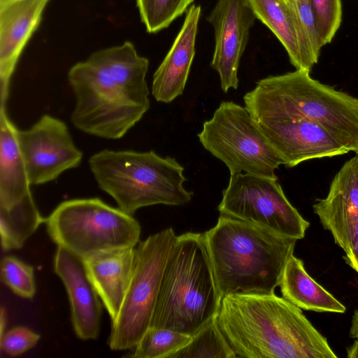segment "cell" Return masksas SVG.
I'll return each mask as SVG.
<instances>
[{"label":"cell","instance_id":"f1b7e54d","mask_svg":"<svg viewBox=\"0 0 358 358\" xmlns=\"http://www.w3.org/2000/svg\"><path fill=\"white\" fill-rule=\"evenodd\" d=\"M297 14L315 58L322 48L316 14L310 0H294Z\"/></svg>","mask_w":358,"mask_h":358},{"label":"cell","instance_id":"484cf974","mask_svg":"<svg viewBox=\"0 0 358 358\" xmlns=\"http://www.w3.org/2000/svg\"><path fill=\"white\" fill-rule=\"evenodd\" d=\"M1 280L15 294L32 299L36 293L34 268L14 256H6L1 261Z\"/></svg>","mask_w":358,"mask_h":358},{"label":"cell","instance_id":"8992f818","mask_svg":"<svg viewBox=\"0 0 358 358\" xmlns=\"http://www.w3.org/2000/svg\"><path fill=\"white\" fill-rule=\"evenodd\" d=\"M89 165L99 188L129 215L145 206H181L192 199V192L184 187V167L173 157L103 150L90 158Z\"/></svg>","mask_w":358,"mask_h":358},{"label":"cell","instance_id":"9a60e30c","mask_svg":"<svg viewBox=\"0 0 358 358\" xmlns=\"http://www.w3.org/2000/svg\"><path fill=\"white\" fill-rule=\"evenodd\" d=\"M53 266L69 296L76 334L82 340L96 339L100 329L101 305L83 259L58 246Z\"/></svg>","mask_w":358,"mask_h":358},{"label":"cell","instance_id":"2e32d148","mask_svg":"<svg viewBox=\"0 0 358 358\" xmlns=\"http://www.w3.org/2000/svg\"><path fill=\"white\" fill-rule=\"evenodd\" d=\"M49 0H14L0 6V103L6 104L11 76Z\"/></svg>","mask_w":358,"mask_h":358},{"label":"cell","instance_id":"d6986e66","mask_svg":"<svg viewBox=\"0 0 358 358\" xmlns=\"http://www.w3.org/2000/svg\"><path fill=\"white\" fill-rule=\"evenodd\" d=\"M136 248L96 253L83 260L87 273L113 322L121 308L132 275Z\"/></svg>","mask_w":358,"mask_h":358},{"label":"cell","instance_id":"6da1fadb","mask_svg":"<svg viewBox=\"0 0 358 358\" xmlns=\"http://www.w3.org/2000/svg\"><path fill=\"white\" fill-rule=\"evenodd\" d=\"M148 66L129 41L98 50L73 65L68 80L76 96L74 126L100 138L123 137L150 108Z\"/></svg>","mask_w":358,"mask_h":358},{"label":"cell","instance_id":"4fadbf2b","mask_svg":"<svg viewBox=\"0 0 358 358\" xmlns=\"http://www.w3.org/2000/svg\"><path fill=\"white\" fill-rule=\"evenodd\" d=\"M284 165L294 167L306 160L349 152L322 126L307 120L256 122Z\"/></svg>","mask_w":358,"mask_h":358},{"label":"cell","instance_id":"44dd1931","mask_svg":"<svg viewBox=\"0 0 358 358\" xmlns=\"http://www.w3.org/2000/svg\"><path fill=\"white\" fill-rule=\"evenodd\" d=\"M284 299L305 310L344 313L345 306L318 284L292 254L284 267L279 284Z\"/></svg>","mask_w":358,"mask_h":358},{"label":"cell","instance_id":"7c38bea8","mask_svg":"<svg viewBox=\"0 0 358 358\" xmlns=\"http://www.w3.org/2000/svg\"><path fill=\"white\" fill-rule=\"evenodd\" d=\"M256 17L248 0H217L207 17L214 29L211 67L224 92L238 87V70Z\"/></svg>","mask_w":358,"mask_h":358},{"label":"cell","instance_id":"ac0fdd59","mask_svg":"<svg viewBox=\"0 0 358 358\" xmlns=\"http://www.w3.org/2000/svg\"><path fill=\"white\" fill-rule=\"evenodd\" d=\"M255 15L278 38L297 70L310 71L317 61L300 22L294 0H248Z\"/></svg>","mask_w":358,"mask_h":358},{"label":"cell","instance_id":"d6a6232c","mask_svg":"<svg viewBox=\"0 0 358 358\" xmlns=\"http://www.w3.org/2000/svg\"><path fill=\"white\" fill-rule=\"evenodd\" d=\"M6 323V310L2 306L1 308V317H0V336L2 335L5 332V327Z\"/></svg>","mask_w":358,"mask_h":358},{"label":"cell","instance_id":"8fae6325","mask_svg":"<svg viewBox=\"0 0 358 358\" xmlns=\"http://www.w3.org/2000/svg\"><path fill=\"white\" fill-rule=\"evenodd\" d=\"M17 139L31 185L56 180L78 167L83 158L66 124L49 115L41 116L29 129L18 130Z\"/></svg>","mask_w":358,"mask_h":358},{"label":"cell","instance_id":"ba28073f","mask_svg":"<svg viewBox=\"0 0 358 358\" xmlns=\"http://www.w3.org/2000/svg\"><path fill=\"white\" fill-rule=\"evenodd\" d=\"M176 237L169 227L150 235L136 248L130 282L117 317L111 322L110 350L133 349L150 328L164 271Z\"/></svg>","mask_w":358,"mask_h":358},{"label":"cell","instance_id":"4dcf8cb0","mask_svg":"<svg viewBox=\"0 0 358 358\" xmlns=\"http://www.w3.org/2000/svg\"><path fill=\"white\" fill-rule=\"evenodd\" d=\"M350 337L355 339L358 338V309L355 311L352 317Z\"/></svg>","mask_w":358,"mask_h":358},{"label":"cell","instance_id":"d4e9b609","mask_svg":"<svg viewBox=\"0 0 358 358\" xmlns=\"http://www.w3.org/2000/svg\"><path fill=\"white\" fill-rule=\"evenodd\" d=\"M141 18L150 33L166 28L194 0H136Z\"/></svg>","mask_w":358,"mask_h":358},{"label":"cell","instance_id":"603a6c76","mask_svg":"<svg viewBox=\"0 0 358 358\" xmlns=\"http://www.w3.org/2000/svg\"><path fill=\"white\" fill-rule=\"evenodd\" d=\"M217 323L216 316L204 324L182 348L170 358H235Z\"/></svg>","mask_w":358,"mask_h":358},{"label":"cell","instance_id":"83f0119b","mask_svg":"<svg viewBox=\"0 0 358 358\" xmlns=\"http://www.w3.org/2000/svg\"><path fill=\"white\" fill-rule=\"evenodd\" d=\"M40 338L39 334L27 327H13L0 336L1 356H19L34 347Z\"/></svg>","mask_w":358,"mask_h":358},{"label":"cell","instance_id":"9c48e42d","mask_svg":"<svg viewBox=\"0 0 358 358\" xmlns=\"http://www.w3.org/2000/svg\"><path fill=\"white\" fill-rule=\"evenodd\" d=\"M200 143L228 167L239 173L278 179L275 171L284 162L245 107L222 101L203 122Z\"/></svg>","mask_w":358,"mask_h":358},{"label":"cell","instance_id":"cb8c5ba5","mask_svg":"<svg viewBox=\"0 0 358 358\" xmlns=\"http://www.w3.org/2000/svg\"><path fill=\"white\" fill-rule=\"evenodd\" d=\"M192 336L167 329L150 327L130 354L131 358H170L191 340Z\"/></svg>","mask_w":358,"mask_h":358},{"label":"cell","instance_id":"1f68e13d","mask_svg":"<svg viewBox=\"0 0 358 358\" xmlns=\"http://www.w3.org/2000/svg\"><path fill=\"white\" fill-rule=\"evenodd\" d=\"M347 357L349 358H358V338H356L352 345L347 348Z\"/></svg>","mask_w":358,"mask_h":358},{"label":"cell","instance_id":"7a4b0ae2","mask_svg":"<svg viewBox=\"0 0 358 358\" xmlns=\"http://www.w3.org/2000/svg\"><path fill=\"white\" fill-rule=\"evenodd\" d=\"M216 318L236 357H337L301 309L275 293L226 295Z\"/></svg>","mask_w":358,"mask_h":358},{"label":"cell","instance_id":"4316f807","mask_svg":"<svg viewBox=\"0 0 358 358\" xmlns=\"http://www.w3.org/2000/svg\"><path fill=\"white\" fill-rule=\"evenodd\" d=\"M314 7L322 47L331 43L342 21L341 0H310Z\"/></svg>","mask_w":358,"mask_h":358},{"label":"cell","instance_id":"836d02e7","mask_svg":"<svg viewBox=\"0 0 358 358\" xmlns=\"http://www.w3.org/2000/svg\"><path fill=\"white\" fill-rule=\"evenodd\" d=\"M14 0H0V6H4Z\"/></svg>","mask_w":358,"mask_h":358},{"label":"cell","instance_id":"7402d4cb","mask_svg":"<svg viewBox=\"0 0 358 358\" xmlns=\"http://www.w3.org/2000/svg\"><path fill=\"white\" fill-rule=\"evenodd\" d=\"M45 220L31 194L8 207H0L2 250L8 251L21 248Z\"/></svg>","mask_w":358,"mask_h":358},{"label":"cell","instance_id":"3957f363","mask_svg":"<svg viewBox=\"0 0 358 358\" xmlns=\"http://www.w3.org/2000/svg\"><path fill=\"white\" fill-rule=\"evenodd\" d=\"M203 235L221 298L273 294L298 241L221 215Z\"/></svg>","mask_w":358,"mask_h":358},{"label":"cell","instance_id":"52a82bcc","mask_svg":"<svg viewBox=\"0 0 358 358\" xmlns=\"http://www.w3.org/2000/svg\"><path fill=\"white\" fill-rule=\"evenodd\" d=\"M45 222L57 246L83 259L103 251L135 247L141 231L131 215L99 198L63 201Z\"/></svg>","mask_w":358,"mask_h":358},{"label":"cell","instance_id":"277c9868","mask_svg":"<svg viewBox=\"0 0 358 358\" xmlns=\"http://www.w3.org/2000/svg\"><path fill=\"white\" fill-rule=\"evenodd\" d=\"M253 120H307L358 155V99L297 70L259 80L243 97Z\"/></svg>","mask_w":358,"mask_h":358},{"label":"cell","instance_id":"30bf717a","mask_svg":"<svg viewBox=\"0 0 358 358\" xmlns=\"http://www.w3.org/2000/svg\"><path fill=\"white\" fill-rule=\"evenodd\" d=\"M224 215L302 239L310 224L291 204L278 179L239 173L231 175L217 206Z\"/></svg>","mask_w":358,"mask_h":358},{"label":"cell","instance_id":"ffe728a7","mask_svg":"<svg viewBox=\"0 0 358 358\" xmlns=\"http://www.w3.org/2000/svg\"><path fill=\"white\" fill-rule=\"evenodd\" d=\"M18 129L0 106V207H8L31 194L20 150Z\"/></svg>","mask_w":358,"mask_h":358},{"label":"cell","instance_id":"5bb4252c","mask_svg":"<svg viewBox=\"0 0 358 358\" xmlns=\"http://www.w3.org/2000/svg\"><path fill=\"white\" fill-rule=\"evenodd\" d=\"M313 207L334 242L347 251L358 226V155L343 164L332 180L327 196Z\"/></svg>","mask_w":358,"mask_h":358},{"label":"cell","instance_id":"f546056e","mask_svg":"<svg viewBox=\"0 0 358 358\" xmlns=\"http://www.w3.org/2000/svg\"><path fill=\"white\" fill-rule=\"evenodd\" d=\"M343 259L354 271L358 273V226L355 236L347 251L345 252Z\"/></svg>","mask_w":358,"mask_h":358},{"label":"cell","instance_id":"e0dca14e","mask_svg":"<svg viewBox=\"0 0 358 358\" xmlns=\"http://www.w3.org/2000/svg\"><path fill=\"white\" fill-rule=\"evenodd\" d=\"M201 6H191L171 48L153 76L152 94L156 101L170 103L182 94L195 55Z\"/></svg>","mask_w":358,"mask_h":358},{"label":"cell","instance_id":"5b68a950","mask_svg":"<svg viewBox=\"0 0 358 358\" xmlns=\"http://www.w3.org/2000/svg\"><path fill=\"white\" fill-rule=\"evenodd\" d=\"M221 299L203 234L177 236L150 327L192 336L217 315Z\"/></svg>","mask_w":358,"mask_h":358}]
</instances>
